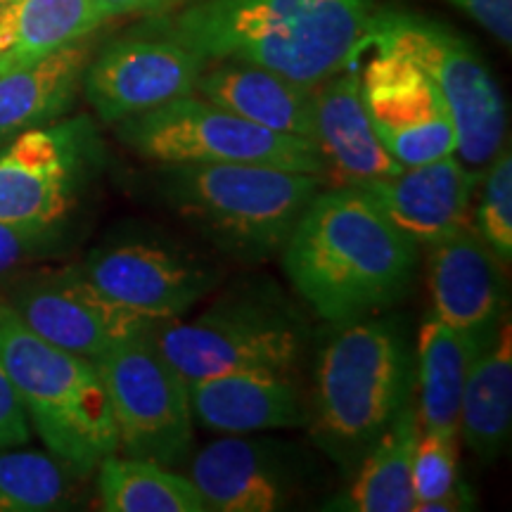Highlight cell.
<instances>
[{
    "label": "cell",
    "mask_w": 512,
    "mask_h": 512,
    "mask_svg": "<svg viewBox=\"0 0 512 512\" xmlns=\"http://www.w3.org/2000/svg\"><path fill=\"white\" fill-rule=\"evenodd\" d=\"M411 399L354 470V482L328 508L349 512H415L413 458L420 439Z\"/></svg>",
    "instance_id": "23"
},
{
    "label": "cell",
    "mask_w": 512,
    "mask_h": 512,
    "mask_svg": "<svg viewBox=\"0 0 512 512\" xmlns=\"http://www.w3.org/2000/svg\"><path fill=\"white\" fill-rule=\"evenodd\" d=\"M472 219L482 240L508 266L512 261V155L508 145L491 159Z\"/></svg>",
    "instance_id": "29"
},
{
    "label": "cell",
    "mask_w": 512,
    "mask_h": 512,
    "mask_svg": "<svg viewBox=\"0 0 512 512\" xmlns=\"http://www.w3.org/2000/svg\"><path fill=\"white\" fill-rule=\"evenodd\" d=\"M162 200L219 252L264 264L323 188V176L264 164H162Z\"/></svg>",
    "instance_id": "4"
},
{
    "label": "cell",
    "mask_w": 512,
    "mask_h": 512,
    "mask_svg": "<svg viewBox=\"0 0 512 512\" xmlns=\"http://www.w3.org/2000/svg\"><path fill=\"white\" fill-rule=\"evenodd\" d=\"M3 69H8V67H5V62H3V60H0V72H3Z\"/></svg>",
    "instance_id": "35"
},
{
    "label": "cell",
    "mask_w": 512,
    "mask_h": 512,
    "mask_svg": "<svg viewBox=\"0 0 512 512\" xmlns=\"http://www.w3.org/2000/svg\"><path fill=\"white\" fill-rule=\"evenodd\" d=\"M95 470L100 508L107 512H209L190 479L169 467L112 453Z\"/></svg>",
    "instance_id": "26"
},
{
    "label": "cell",
    "mask_w": 512,
    "mask_h": 512,
    "mask_svg": "<svg viewBox=\"0 0 512 512\" xmlns=\"http://www.w3.org/2000/svg\"><path fill=\"white\" fill-rule=\"evenodd\" d=\"M503 46L512 41V0H448Z\"/></svg>",
    "instance_id": "32"
},
{
    "label": "cell",
    "mask_w": 512,
    "mask_h": 512,
    "mask_svg": "<svg viewBox=\"0 0 512 512\" xmlns=\"http://www.w3.org/2000/svg\"><path fill=\"white\" fill-rule=\"evenodd\" d=\"M418 512L470 510L472 498L458 482V434L422 430L413 458Z\"/></svg>",
    "instance_id": "28"
},
{
    "label": "cell",
    "mask_w": 512,
    "mask_h": 512,
    "mask_svg": "<svg viewBox=\"0 0 512 512\" xmlns=\"http://www.w3.org/2000/svg\"><path fill=\"white\" fill-rule=\"evenodd\" d=\"M361 98L384 150L401 166L456 155V128L434 83L392 48L366 46Z\"/></svg>",
    "instance_id": "11"
},
{
    "label": "cell",
    "mask_w": 512,
    "mask_h": 512,
    "mask_svg": "<svg viewBox=\"0 0 512 512\" xmlns=\"http://www.w3.org/2000/svg\"><path fill=\"white\" fill-rule=\"evenodd\" d=\"M107 19L121 15H159L185 0H95Z\"/></svg>",
    "instance_id": "33"
},
{
    "label": "cell",
    "mask_w": 512,
    "mask_h": 512,
    "mask_svg": "<svg viewBox=\"0 0 512 512\" xmlns=\"http://www.w3.org/2000/svg\"><path fill=\"white\" fill-rule=\"evenodd\" d=\"M8 3H10V0H0V10H3Z\"/></svg>",
    "instance_id": "34"
},
{
    "label": "cell",
    "mask_w": 512,
    "mask_h": 512,
    "mask_svg": "<svg viewBox=\"0 0 512 512\" xmlns=\"http://www.w3.org/2000/svg\"><path fill=\"white\" fill-rule=\"evenodd\" d=\"M489 344L465 337L430 316L418 332L415 347V384H418L420 430L458 434L460 399L467 373Z\"/></svg>",
    "instance_id": "22"
},
{
    "label": "cell",
    "mask_w": 512,
    "mask_h": 512,
    "mask_svg": "<svg viewBox=\"0 0 512 512\" xmlns=\"http://www.w3.org/2000/svg\"><path fill=\"white\" fill-rule=\"evenodd\" d=\"M95 147L86 117L50 121L0 145V221L57 226L69 216Z\"/></svg>",
    "instance_id": "10"
},
{
    "label": "cell",
    "mask_w": 512,
    "mask_h": 512,
    "mask_svg": "<svg viewBox=\"0 0 512 512\" xmlns=\"http://www.w3.org/2000/svg\"><path fill=\"white\" fill-rule=\"evenodd\" d=\"M479 174L456 155L403 166L396 176L356 185L415 245L430 247L472 223Z\"/></svg>",
    "instance_id": "16"
},
{
    "label": "cell",
    "mask_w": 512,
    "mask_h": 512,
    "mask_svg": "<svg viewBox=\"0 0 512 512\" xmlns=\"http://www.w3.org/2000/svg\"><path fill=\"white\" fill-rule=\"evenodd\" d=\"M375 0H200L147 29L207 62L238 60L318 86L361 60Z\"/></svg>",
    "instance_id": "2"
},
{
    "label": "cell",
    "mask_w": 512,
    "mask_h": 512,
    "mask_svg": "<svg viewBox=\"0 0 512 512\" xmlns=\"http://www.w3.org/2000/svg\"><path fill=\"white\" fill-rule=\"evenodd\" d=\"M31 441V422L8 370L0 361V446H24Z\"/></svg>",
    "instance_id": "31"
},
{
    "label": "cell",
    "mask_w": 512,
    "mask_h": 512,
    "mask_svg": "<svg viewBox=\"0 0 512 512\" xmlns=\"http://www.w3.org/2000/svg\"><path fill=\"white\" fill-rule=\"evenodd\" d=\"M0 361L48 453L76 477L91 475L100 460L119 453L117 425L95 363L38 337L5 299Z\"/></svg>",
    "instance_id": "5"
},
{
    "label": "cell",
    "mask_w": 512,
    "mask_h": 512,
    "mask_svg": "<svg viewBox=\"0 0 512 512\" xmlns=\"http://www.w3.org/2000/svg\"><path fill=\"white\" fill-rule=\"evenodd\" d=\"M512 425V330L505 318L489 347L475 358L460 399L458 432L477 458L496 460Z\"/></svg>",
    "instance_id": "24"
},
{
    "label": "cell",
    "mask_w": 512,
    "mask_h": 512,
    "mask_svg": "<svg viewBox=\"0 0 512 512\" xmlns=\"http://www.w3.org/2000/svg\"><path fill=\"white\" fill-rule=\"evenodd\" d=\"M430 290L434 316L482 344L508 318L503 261L472 223L430 245Z\"/></svg>",
    "instance_id": "15"
},
{
    "label": "cell",
    "mask_w": 512,
    "mask_h": 512,
    "mask_svg": "<svg viewBox=\"0 0 512 512\" xmlns=\"http://www.w3.org/2000/svg\"><path fill=\"white\" fill-rule=\"evenodd\" d=\"M306 323L278 287H242L197 318L152 330L157 347L185 382L226 373H294L306 351Z\"/></svg>",
    "instance_id": "6"
},
{
    "label": "cell",
    "mask_w": 512,
    "mask_h": 512,
    "mask_svg": "<svg viewBox=\"0 0 512 512\" xmlns=\"http://www.w3.org/2000/svg\"><path fill=\"white\" fill-rule=\"evenodd\" d=\"M192 418L219 434H252L309 425L292 373L249 370L188 382Z\"/></svg>",
    "instance_id": "17"
},
{
    "label": "cell",
    "mask_w": 512,
    "mask_h": 512,
    "mask_svg": "<svg viewBox=\"0 0 512 512\" xmlns=\"http://www.w3.org/2000/svg\"><path fill=\"white\" fill-rule=\"evenodd\" d=\"M74 477L53 453L0 446V512L67 508Z\"/></svg>",
    "instance_id": "27"
},
{
    "label": "cell",
    "mask_w": 512,
    "mask_h": 512,
    "mask_svg": "<svg viewBox=\"0 0 512 512\" xmlns=\"http://www.w3.org/2000/svg\"><path fill=\"white\" fill-rule=\"evenodd\" d=\"M62 223L41 226V223L0 221V275L31 264L48 254L62 238Z\"/></svg>",
    "instance_id": "30"
},
{
    "label": "cell",
    "mask_w": 512,
    "mask_h": 512,
    "mask_svg": "<svg viewBox=\"0 0 512 512\" xmlns=\"http://www.w3.org/2000/svg\"><path fill=\"white\" fill-rule=\"evenodd\" d=\"M207 60L143 27L107 46L83 72V91L102 124H119L195 93Z\"/></svg>",
    "instance_id": "12"
},
{
    "label": "cell",
    "mask_w": 512,
    "mask_h": 512,
    "mask_svg": "<svg viewBox=\"0 0 512 512\" xmlns=\"http://www.w3.org/2000/svg\"><path fill=\"white\" fill-rule=\"evenodd\" d=\"M117 140L155 164H264L323 178L330 171L313 140L252 124L195 93L119 121Z\"/></svg>",
    "instance_id": "8"
},
{
    "label": "cell",
    "mask_w": 512,
    "mask_h": 512,
    "mask_svg": "<svg viewBox=\"0 0 512 512\" xmlns=\"http://www.w3.org/2000/svg\"><path fill=\"white\" fill-rule=\"evenodd\" d=\"M107 22L95 0H10L0 10V60L15 67L83 41Z\"/></svg>",
    "instance_id": "25"
},
{
    "label": "cell",
    "mask_w": 512,
    "mask_h": 512,
    "mask_svg": "<svg viewBox=\"0 0 512 512\" xmlns=\"http://www.w3.org/2000/svg\"><path fill=\"white\" fill-rule=\"evenodd\" d=\"M128 458L162 467L183 463L195 441L188 382L159 351L150 332L95 358Z\"/></svg>",
    "instance_id": "9"
},
{
    "label": "cell",
    "mask_w": 512,
    "mask_h": 512,
    "mask_svg": "<svg viewBox=\"0 0 512 512\" xmlns=\"http://www.w3.org/2000/svg\"><path fill=\"white\" fill-rule=\"evenodd\" d=\"M316 145L347 185L396 176L403 166L384 150L361 98L358 60L313 86Z\"/></svg>",
    "instance_id": "18"
},
{
    "label": "cell",
    "mask_w": 512,
    "mask_h": 512,
    "mask_svg": "<svg viewBox=\"0 0 512 512\" xmlns=\"http://www.w3.org/2000/svg\"><path fill=\"white\" fill-rule=\"evenodd\" d=\"M8 304L38 337L88 361L157 325L102 294L79 268L29 280Z\"/></svg>",
    "instance_id": "14"
},
{
    "label": "cell",
    "mask_w": 512,
    "mask_h": 512,
    "mask_svg": "<svg viewBox=\"0 0 512 512\" xmlns=\"http://www.w3.org/2000/svg\"><path fill=\"white\" fill-rule=\"evenodd\" d=\"M91 48L69 43L38 60L15 64L0 72V145L17 133L57 121L72 107Z\"/></svg>",
    "instance_id": "21"
},
{
    "label": "cell",
    "mask_w": 512,
    "mask_h": 512,
    "mask_svg": "<svg viewBox=\"0 0 512 512\" xmlns=\"http://www.w3.org/2000/svg\"><path fill=\"white\" fill-rule=\"evenodd\" d=\"M415 351L392 316L332 325L316 363L311 434L339 470L354 472L413 399Z\"/></svg>",
    "instance_id": "3"
},
{
    "label": "cell",
    "mask_w": 512,
    "mask_h": 512,
    "mask_svg": "<svg viewBox=\"0 0 512 512\" xmlns=\"http://www.w3.org/2000/svg\"><path fill=\"white\" fill-rule=\"evenodd\" d=\"M366 46L392 48L418 64L451 114L460 162L491 164L505 143L508 110L491 69L463 36L418 12L375 10Z\"/></svg>",
    "instance_id": "7"
},
{
    "label": "cell",
    "mask_w": 512,
    "mask_h": 512,
    "mask_svg": "<svg viewBox=\"0 0 512 512\" xmlns=\"http://www.w3.org/2000/svg\"><path fill=\"white\" fill-rule=\"evenodd\" d=\"M79 271L102 294L155 323L183 318L216 285V271L209 264L159 240L95 249Z\"/></svg>",
    "instance_id": "13"
},
{
    "label": "cell",
    "mask_w": 512,
    "mask_h": 512,
    "mask_svg": "<svg viewBox=\"0 0 512 512\" xmlns=\"http://www.w3.org/2000/svg\"><path fill=\"white\" fill-rule=\"evenodd\" d=\"M188 479L216 512H275L290 501L283 460L245 434H223L197 451Z\"/></svg>",
    "instance_id": "19"
},
{
    "label": "cell",
    "mask_w": 512,
    "mask_h": 512,
    "mask_svg": "<svg viewBox=\"0 0 512 512\" xmlns=\"http://www.w3.org/2000/svg\"><path fill=\"white\" fill-rule=\"evenodd\" d=\"M420 245L356 185L316 192L280 261L299 299L328 325L375 316L406 299Z\"/></svg>",
    "instance_id": "1"
},
{
    "label": "cell",
    "mask_w": 512,
    "mask_h": 512,
    "mask_svg": "<svg viewBox=\"0 0 512 512\" xmlns=\"http://www.w3.org/2000/svg\"><path fill=\"white\" fill-rule=\"evenodd\" d=\"M195 93L252 124L316 143L313 88L259 64L238 60L207 62L195 83Z\"/></svg>",
    "instance_id": "20"
}]
</instances>
